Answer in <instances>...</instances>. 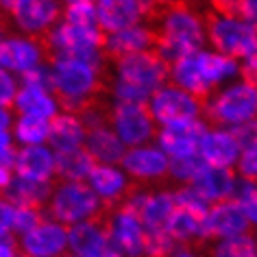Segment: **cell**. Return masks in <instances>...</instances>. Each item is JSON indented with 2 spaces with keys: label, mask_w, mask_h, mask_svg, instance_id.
<instances>
[{
  "label": "cell",
  "mask_w": 257,
  "mask_h": 257,
  "mask_svg": "<svg viewBox=\"0 0 257 257\" xmlns=\"http://www.w3.org/2000/svg\"><path fill=\"white\" fill-rule=\"evenodd\" d=\"M144 27L155 35L153 53H157L168 66L188 55L201 53L207 40L203 11L185 3H149Z\"/></svg>",
  "instance_id": "6da1fadb"
},
{
  "label": "cell",
  "mask_w": 257,
  "mask_h": 257,
  "mask_svg": "<svg viewBox=\"0 0 257 257\" xmlns=\"http://www.w3.org/2000/svg\"><path fill=\"white\" fill-rule=\"evenodd\" d=\"M46 211L53 218V222H59L68 229V227H76L81 222L100 220L107 209L102 207V203L89 190V185L59 181L50 192Z\"/></svg>",
  "instance_id": "7a4b0ae2"
},
{
  "label": "cell",
  "mask_w": 257,
  "mask_h": 257,
  "mask_svg": "<svg viewBox=\"0 0 257 257\" xmlns=\"http://www.w3.org/2000/svg\"><path fill=\"white\" fill-rule=\"evenodd\" d=\"M203 22L205 37L216 48L218 55L229 57L233 61H244L257 48V29L233 16L218 14L216 9H211V5L203 11Z\"/></svg>",
  "instance_id": "3957f363"
},
{
  "label": "cell",
  "mask_w": 257,
  "mask_h": 257,
  "mask_svg": "<svg viewBox=\"0 0 257 257\" xmlns=\"http://www.w3.org/2000/svg\"><path fill=\"white\" fill-rule=\"evenodd\" d=\"M109 72L115 81L136 89L144 98H151L157 89L170 81V66L157 53H138L109 61Z\"/></svg>",
  "instance_id": "277c9868"
},
{
  "label": "cell",
  "mask_w": 257,
  "mask_h": 257,
  "mask_svg": "<svg viewBox=\"0 0 257 257\" xmlns=\"http://www.w3.org/2000/svg\"><path fill=\"white\" fill-rule=\"evenodd\" d=\"M203 113L216 128L242 126L257 118V89L244 81L218 89L203 105Z\"/></svg>",
  "instance_id": "5b68a950"
},
{
  "label": "cell",
  "mask_w": 257,
  "mask_h": 257,
  "mask_svg": "<svg viewBox=\"0 0 257 257\" xmlns=\"http://www.w3.org/2000/svg\"><path fill=\"white\" fill-rule=\"evenodd\" d=\"M0 14L11 29H18L24 37L42 40L61 20V5L53 0H16L0 3Z\"/></svg>",
  "instance_id": "8992f818"
},
{
  "label": "cell",
  "mask_w": 257,
  "mask_h": 257,
  "mask_svg": "<svg viewBox=\"0 0 257 257\" xmlns=\"http://www.w3.org/2000/svg\"><path fill=\"white\" fill-rule=\"evenodd\" d=\"M107 126L122 144L138 149L157 136L155 120L146 105H113L107 118Z\"/></svg>",
  "instance_id": "52a82bcc"
},
{
  "label": "cell",
  "mask_w": 257,
  "mask_h": 257,
  "mask_svg": "<svg viewBox=\"0 0 257 257\" xmlns=\"http://www.w3.org/2000/svg\"><path fill=\"white\" fill-rule=\"evenodd\" d=\"M124 175L142 190H151L153 185H166L170 181V162L155 146H138L124 153L122 159Z\"/></svg>",
  "instance_id": "ba28073f"
},
{
  "label": "cell",
  "mask_w": 257,
  "mask_h": 257,
  "mask_svg": "<svg viewBox=\"0 0 257 257\" xmlns=\"http://www.w3.org/2000/svg\"><path fill=\"white\" fill-rule=\"evenodd\" d=\"M146 107H149L155 124L159 122L164 126L177 124V122L198 120V115L203 113V102L175 85H164L162 89H157L149 98Z\"/></svg>",
  "instance_id": "9c48e42d"
},
{
  "label": "cell",
  "mask_w": 257,
  "mask_h": 257,
  "mask_svg": "<svg viewBox=\"0 0 257 257\" xmlns=\"http://www.w3.org/2000/svg\"><path fill=\"white\" fill-rule=\"evenodd\" d=\"M102 224L113 250L120 257H142L144 250V227L136 214L124 207L105 211Z\"/></svg>",
  "instance_id": "30bf717a"
},
{
  "label": "cell",
  "mask_w": 257,
  "mask_h": 257,
  "mask_svg": "<svg viewBox=\"0 0 257 257\" xmlns=\"http://www.w3.org/2000/svg\"><path fill=\"white\" fill-rule=\"evenodd\" d=\"M149 3L138 0H102L96 5V27L102 35H113L120 31L140 27L146 22Z\"/></svg>",
  "instance_id": "8fae6325"
},
{
  "label": "cell",
  "mask_w": 257,
  "mask_h": 257,
  "mask_svg": "<svg viewBox=\"0 0 257 257\" xmlns=\"http://www.w3.org/2000/svg\"><path fill=\"white\" fill-rule=\"evenodd\" d=\"M22 257H63L68 250V229L59 222L44 220L18 242Z\"/></svg>",
  "instance_id": "7c38bea8"
},
{
  "label": "cell",
  "mask_w": 257,
  "mask_h": 257,
  "mask_svg": "<svg viewBox=\"0 0 257 257\" xmlns=\"http://www.w3.org/2000/svg\"><path fill=\"white\" fill-rule=\"evenodd\" d=\"M205 211L192 209L177 205L170 216L168 229L166 233L172 237L175 244H181V248H190L196 253H205L207 250V229H205Z\"/></svg>",
  "instance_id": "4fadbf2b"
},
{
  "label": "cell",
  "mask_w": 257,
  "mask_h": 257,
  "mask_svg": "<svg viewBox=\"0 0 257 257\" xmlns=\"http://www.w3.org/2000/svg\"><path fill=\"white\" fill-rule=\"evenodd\" d=\"M87 179H89V190L94 192L96 198L102 203V207L107 211L120 207L128 198V194L138 188L115 166H94V170L89 172Z\"/></svg>",
  "instance_id": "5bb4252c"
},
{
  "label": "cell",
  "mask_w": 257,
  "mask_h": 257,
  "mask_svg": "<svg viewBox=\"0 0 257 257\" xmlns=\"http://www.w3.org/2000/svg\"><path fill=\"white\" fill-rule=\"evenodd\" d=\"M207 131V124L201 120H188V122H177V124H168L162 131H157V142L159 151L166 157L172 159H183L192 157L198 151V142Z\"/></svg>",
  "instance_id": "9a60e30c"
},
{
  "label": "cell",
  "mask_w": 257,
  "mask_h": 257,
  "mask_svg": "<svg viewBox=\"0 0 257 257\" xmlns=\"http://www.w3.org/2000/svg\"><path fill=\"white\" fill-rule=\"evenodd\" d=\"M42 44L24 35H9L0 42V68L11 74H24L37 66H44Z\"/></svg>",
  "instance_id": "2e32d148"
},
{
  "label": "cell",
  "mask_w": 257,
  "mask_h": 257,
  "mask_svg": "<svg viewBox=\"0 0 257 257\" xmlns=\"http://www.w3.org/2000/svg\"><path fill=\"white\" fill-rule=\"evenodd\" d=\"M68 248L72 257H120L109 242L102 218L70 227Z\"/></svg>",
  "instance_id": "e0dca14e"
},
{
  "label": "cell",
  "mask_w": 257,
  "mask_h": 257,
  "mask_svg": "<svg viewBox=\"0 0 257 257\" xmlns=\"http://www.w3.org/2000/svg\"><path fill=\"white\" fill-rule=\"evenodd\" d=\"M240 144H237L235 136L231 128H207L205 136L198 142L196 155L207 168H231L240 159Z\"/></svg>",
  "instance_id": "ac0fdd59"
},
{
  "label": "cell",
  "mask_w": 257,
  "mask_h": 257,
  "mask_svg": "<svg viewBox=\"0 0 257 257\" xmlns=\"http://www.w3.org/2000/svg\"><path fill=\"white\" fill-rule=\"evenodd\" d=\"M205 229H207V240H229L237 235H248L250 224L244 216L242 207L235 201H222L211 205L207 216H205Z\"/></svg>",
  "instance_id": "d6986e66"
},
{
  "label": "cell",
  "mask_w": 257,
  "mask_h": 257,
  "mask_svg": "<svg viewBox=\"0 0 257 257\" xmlns=\"http://www.w3.org/2000/svg\"><path fill=\"white\" fill-rule=\"evenodd\" d=\"M16 177L35 183H53L55 179V153L48 146H22L14 162Z\"/></svg>",
  "instance_id": "ffe728a7"
},
{
  "label": "cell",
  "mask_w": 257,
  "mask_h": 257,
  "mask_svg": "<svg viewBox=\"0 0 257 257\" xmlns=\"http://www.w3.org/2000/svg\"><path fill=\"white\" fill-rule=\"evenodd\" d=\"M151 50H155V35L144 24L120 31V33L113 35H105V44H102V53H105L109 61L120 59V57L126 55L151 53Z\"/></svg>",
  "instance_id": "44dd1931"
},
{
  "label": "cell",
  "mask_w": 257,
  "mask_h": 257,
  "mask_svg": "<svg viewBox=\"0 0 257 257\" xmlns=\"http://www.w3.org/2000/svg\"><path fill=\"white\" fill-rule=\"evenodd\" d=\"M170 85H175L190 96H194L196 100H201L203 105L209 100V96L214 94V89L209 87V83L205 81L201 63H198V53L188 55L183 59L170 66Z\"/></svg>",
  "instance_id": "7402d4cb"
},
{
  "label": "cell",
  "mask_w": 257,
  "mask_h": 257,
  "mask_svg": "<svg viewBox=\"0 0 257 257\" xmlns=\"http://www.w3.org/2000/svg\"><path fill=\"white\" fill-rule=\"evenodd\" d=\"M87 128L76 115L70 113H57L50 120V131H48V144L55 151V155L70 153L76 149H83L85 144Z\"/></svg>",
  "instance_id": "603a6c76"
},
{
  "label": "cell",
  "mask_w": 257,
  "mask_h": 257,
  "mask_svg": "<svg viewBox=\"0 0 257 257\" xmlns=\"http://www.w3.org/2000/svg\"><path fill=\"white\" fill-rule=\"evenodd\" d=\"M235 172L231 168L218 170V168H205L198 172V175L192 179L190 188H194L198 194H201L209 205L211 203H222L229 201L233 196V188H235Z\"/></svg>",
  "instance_id": "cb8c5ba5"
},
{
  "label": "cell",
  "mask_w": 257,
  "mask_h": 257,
  "mask_svg": "<svg viewBox=\"0 0 257 257\" xmlns=\"http://www.w3.org/2000/svg\"><path fill=\"white\" fill-rule=\"evenodd\" d=\"M83 149L87 151L96 166H115L124 159V144L115 138V133L107 124L89 128Z\"/></svg>",
  "instance_id": "d4e9b609"
},
{
  "label": "cell",
  "mask_w": 257,
  "mask_h": 257,
  "mask_svg": "<svg viewBox=\"0 0 257 257\" xmlns=\"http://www.w3.org/2000/svg\"><path fill=\"white\" fill-rule=\"evenodd\" d=\"M50 192H53V183H35V181L14 177L11 183L3 190V198L9 205H14V207L44 211L50 198Z\"/></svg>",
  "instance_id": "484cf974"
},
{
  "label": "cell",
  "mask_w": 257,
  "mask_h": 257,
  "mask_svg": "<svg viewBox=\"0 0 257 257\" xmlns=\"http://www.w3.org/2000/svg\"><path fill=\"white\" fill-rule=\"evenodd\" d=\"M14 109L18 115H29V118H42V120H53L59 105L53 92L42 87H31V85H22L18 89V96L14 100Z\"/></svg>",
  "instance_id": "4316f807"
},
{
  "label": "cell",
  "mask_w": 257,
  "mask_h": 257,
  "mask_svg": "<svg viewBox=\"0 0 257 257\" xmlns=\"http://www.w3.org/2000/svg\"><path fill=\"white\" fill-rule=\"evenodd\" d=\"M94 166H96L94 159L87 155L85 149L61 153V155H55V177L59 179V181L83 183V179L89 177Z\"/></svg>",
  "instance_id": "83f0119b"
},
{
  "label": "cell",
  "mask_w": 257,
  "mask_h": 257,
  "mask_svg": "<svg viewBox=\"0 0 257 257\" xmlns=\"http://www.w3.org/2000/svg\"><path fill=\"white\" fill-rule=\"evenodd\" d=\"M198 63H201L205 81L209 83V87L214 89V92L222 81H229L231 76H235L240 72L237 61L229 59V57H222L218 53H205V50H201V53H198Z\"/></svg>",
  "instance_id": "f1b7e54d"
},
{
  "label": "cell",
  "mask_w": 257,
  "mask_h": 257,
  "mask_svg": "<svg viewBox=\"0 0 257 257\" xmlns=\"http://www.w3.org/2000/svg\"><path fill=\"white\" fill-rule=\"evenodd\" d=\"M11 126H14L11 138L16 142H20L22 146H44V142H48V131H50L48 120L18 115Z\"/></svg>",
  "instance_id": "f546056e"
},
{
  "label": "cell",
  "mask_w": 257,
  "mask_h": 257,
  "mask_svg": "<svg viewBox=\"0 0 257 257\" xmlns=\"http://www.w3.org/2000/svg\"><path fill=\"white\" fill-rule=\"evenodd\" d=\"M205 257H257V242L253 235H237L220 240L211 246Z\"/></svg>",
  "instance_id": "4dcf8cb0"
},
{
  "label": "cell",
  "mask_w": 257,
  "mask_h": 257,
  "mask_svg": "<svg viewBox=\"0 0 257 257\" xmlns=\"http://www.w3.org/2000/svg\"><path fill=\"white\" fill-rule=\"evenodd\" d=\"M61 22L83 29H98L96 27V5L87 0H72L61 5Z\"/></svg>",
  "instance_id": "1f68e13d"
},
{
  "label": "cell",
  "mask_w": 257,
  "mask_h": 257,
  "mask_svg": "<svg viewBox=\"0 0 257 257\" xmlns=\"http://www.w3.org/2000/svg\"><path fill=\"white\" fill-rule=\"evenodd\" d=\"M231 201H235L242 207L248 224L257 227V183L246 181V179H237Z\"/></svg>",
  "instance_id": "d6a6232c"
},
{
  "label": "cell",
  "mask_w": 257,
  "mask_h": 257,
  "mask_svg": "<svg viewBox=\"0 0 257 257\" xmlns=\"http://www.w3.org/2000/svg\"><path fill=\"white\" fill-rule=\"evenodd\" d=\"M203 168H205V164L201 162L198 155L183 157V159H172L170 162V181L190 185L192 179H194Z\"/></svg>",
  "instance_id": "836d02e7"
},
{
  "label": "cell",
  "mask_w": 257,
  "mask_h": 257,
  "mask_svg": "<svg viewBox=\"0 0 257 257\" xmlns=\"http://www.w3.org/2000/svg\"><path fill=\"white\" fill-rule=\"evenodd\" d=\"M42 220H44V211L16 207L14 209V224H11V233H16V235L22 237L24 233H29L33 227H37Z\"/></svg>",
  "instance_id": "e575fe53"
},
{
  "label": "cell",
  "mask_w": 257,
  "mask_h": 257,
  "mask_svg": "<svg viewBox=\"0 0 257 257\" xmlns=\"http://www.w3.org/2000/svg\"><path fill=\"white\" fill-rule=\"evenodd\" d=\"M18 89H20V87H18L16 76L11 72H7V70L0 68V107H5V109L14 107Z\"/></svg>",
  "instance_id": "d590c367"
},
{
  "label": "cell",
  "mask_w": 257,
  "mask_h": 257,
  "mask_svg": "<svg viewBox=\"0 0 257 257\" xmlns=\"http://www.w3.org/2000/svg\"><path fill=\"white\" fill-rule=\"evenodd\" d=\"M231 133L235 136V140H237V144H240L242 151L257 149V118L246 122V124H242V126H235Z\"/></svg>",
  "instance_id": "8d00e7d4"
},
{
  "label": "cell",
  "mask_w": 257,
  "mask_h": 257,
  "mask_svg": "<svg viewBox=\"0 0 257 257\" xmlns=\"http://www.w3.org/2000/svg\"><path fill=\"white\" fill-rule=\"evenodd\" d=\"M237 172L242 179L257 183V149L242 151L240 159H237Z\"/></svg>",
  "instance_id": "74e56055"
},
{
  "label": "cell",
  "mask_w": 257,
  "mask_h": 257,
  "mask_svg": "<svg viewBox=\"0 0 257 257\" xmlns=\"http://www.w3.org/2000/svg\"><path fill=\"white\" fill-rule=\"evenodd\" d=\"M14 205H9L5 198H0V240H7L11 233V224H14Z\"/></svg>",
  "instance_id": "f35d334b"
},
{
  "label": "cell",
  "mask_w": 257,
  "mask_h": 257,
  "mask_svg": "<svg viewBox=\"0 0 257 257\" xmlns=\"http://www.w3.org/2000/svg\"><path fill=\"white\" fill-rule=\"evenodd\" d=\"M0 257H22L18 242L7 237V240H0Z\"/></svg>",
  "instance_id": "ab89813d"
},
{
  "label": "cell",
  "mask_w": 257,
  "mask_h": 257,
  "mask_svg": "<svg viewBox=\"0 0 257 257\" xmlns=\"http://www.w3.org/2000/svg\"><path fill=\"white\" fill-rule=\"evenodd\" d=\"M11 124H14V115H11V109L0 107V128H3V131H9Z\"/></svg>",
  "instance_id": "60d3db41"
},
{
  "label": "cell",
  "mask_w": 257,
  "mask_h": 257,
  "mask_svg": "<svg viewBox=\"0 0 257 257\" xmlns=\"http://www.w3.org/2000/svg\"><path fill=\"white\" fill-rule=\"evenodd\" d=\"M11 179H14V170L3 168V166H0V190L7 188V185L11 183Z\"/></svg>",
  "instance_id": "b9f144b4"
},
{
  "label": "cell",
  "mask_w": 257,
  "mask_h": 257,
  "mask_svg": "<svg viewBox=\"0 0 257 257\" xmlns=\"http://www.w3.org/2000/svg\"><path fill=\"white\" fill-rule=\"evenodd\" d=\"M168 257H205V255L196 253V250H190V248H175Z\"/></svg>",
  "instance_id": "7bdbcfd3"
},
{
  "label": "cell",
  "mask_w": 257,
  "mask_h": 257,
  "mask_svg": "<svg viewBox=\"0 0 257 257\" xmlns=\"http://www.w3.org/2000/svg\"><path fill=\"white\" fill-rule=\"evenodd\" d=\"M9 31H11V27L7 24V20H5V16L0 14V42H3L5 37H9Z\"/></svg>",
  "instance_id": "ee69618b"
},
{
  "label": "cell",
  "mask_w": 257,
  "mask_h": 257,
  "mask_svg": "<svg viewBox=\"0 0 257 257\" xmlns=\"http://www.w3.org/2000/svg\"><path fill=\"white\" fill-rule=\"evenodd\" d=\"M255 242H257V240H255Z\"/></svg>",
  "instance_id": "f6af8a7d"
}]
</instances>
